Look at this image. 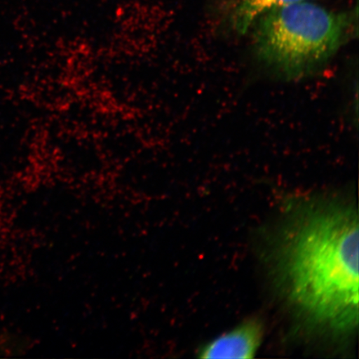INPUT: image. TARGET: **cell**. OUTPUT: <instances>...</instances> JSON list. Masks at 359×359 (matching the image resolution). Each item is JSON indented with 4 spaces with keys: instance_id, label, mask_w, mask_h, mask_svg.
Here are the masks:
<instances>
[{
    "instance_id": "cell-1",
    "label": "cell",
    "mask_w": 359,
    "mask_h": 359,
    "mask_svg": "<svg viewBox=\"0 0 359 359\" xmlns=\"http://www.w3.org/2000/svg\"><path fill=\"white\" fill-rule=\"evenodd\" d=\"M283 235L278 268L287 297L333 333L358 325V218L341 202L309 205Z\"/></svg>"
},
{
    "instance_id": "cell-2",
    "label": "cell",
    "mask_w": 359,
    "mask_h": 359,
    "mask_svg": "<svg viewBox=\"0 0 359 359\" xmlns=\"http://www.w3.org/2000/svg\"><path fill=\"white\" fill-rule=\"evenodd\" d=\"M253 26L259 61L277 77L299 80L316 73L357 34L358 11L334 12L306 0L273 8Z\"/></svg>"
},
{
    "instance_id": "cell-3",
    "label": "cell",
    "mask_w": 359,
    "mask_h": 359,
    "mask_svg": "<svg viewBox=\"0 0 359 359\" xmlns=\"http://www.w3.org/2000/svg\"><path fill=\"white\" fill-rule=\"evenodd\" d=\"M264 330L258 320L242 323L204 345L201 358H253L262 345Z\"/></svg>"
},
{
    "instance_id": "cell-4",
    "label": "cell",
    "mask_w": 359,
    "mask_h": 359,
    "mask_svg": "<svg viewBox=\"0 0 359 359\" xmlns=\"http://www.w3.org/2000/svg\"><path fill=\"white\" fill-rule=\"evenodd\" d=\"M306 0H239L231 15V22L236 32H248L255 22L273 8Z\"/></svg>"
}]
</instances>
